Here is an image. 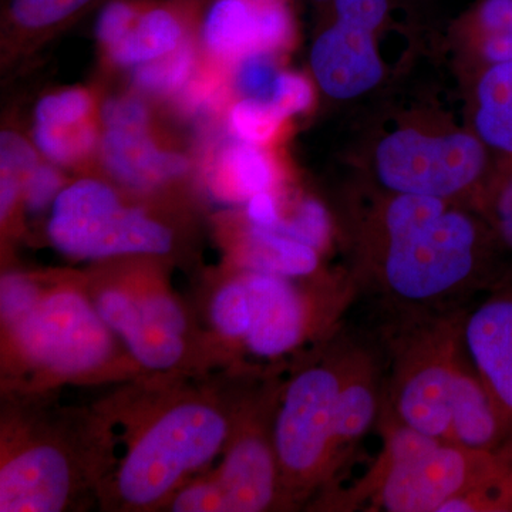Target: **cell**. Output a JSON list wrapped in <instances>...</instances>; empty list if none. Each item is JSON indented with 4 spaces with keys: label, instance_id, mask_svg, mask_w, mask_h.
Wrapping results in <instances>:
<instances>
[{
    "label": "cell",
    "instance_id": "cell-1",
    "mask_svg": "<svg viewBox=\"0 0 512 512\" xmlns=\"http://www.w3.org/2000/svg\"><path fill=\"white\" fill-rule=\"evenodd\" d=\"M382 232L367 289L400 320L456 315L474 296L512 278V269L493 264L497 237L485 241L473 217L441 198L394 194Z\"/></svg>",
    "mask_w": 512,
    "mask_h": 512
},
{
    "label": "cell",
    "instance_id": "cell-2",
    "mask_svg": "<svg viewBox=\"0 0 512 512\" xmlns=\"http://www.w3.org/2000/svg\"><path fill=\"white\" fill-rule=\"evenodd\" d=\"M461 313L402 320L384 414L431 439L497 453L512 444V421L464 350Z\"/></svg>",
    "mask_w": 512,
    "mask_h": 512
},
{
    "label": "cell",
    "instance_id": "cell-3",
    "mask_svg": "<svg viewBox=\"0 0 512 512\" xmlns=\"http://www.w3.org/2000/svg\"><path fill=\"white\" fill-rule=\"evenodd\" d=\"M234 430L221 406L187 397L161 407L128 444L113 478L121 507H158L227 448Z\"/></svg>",
    "mask_w": 512,
    "mask_h": 512
},
{
    "label": "cell",
    "instance_id": "cell-4",
    "mask_svg": "<svg viewBox=\"0 0 512 512\" xmlns=\"http://www.w3.org/2000/svg\"><path fill=\"white\" fill-rule=\"evenodd\" d=\"M511 454L512 446L471 450L386 420L382 454L356 485L350 507L369 501L370 510L440 512L497 473Z\"/></svg>",
    "mask_w": 512,
    "mask_h": 512
},
{
    "label": "cell",
    "instance_id": "cell-5",
    "mask_svg": "<svg viewBox=\"0 0 512 512\" xmlns=\"http://www.w3.org/2000/svg\"><path fill=\"white\" fill-rule=\"evenodd\" d=\"M339 394L338 356L303 367L282 390L272 443L284 495L309 493L338 470Z\"/></svg>",
    "mask_w": 512,
    "mask_h": 512
},
{
    "label": "cell",
    "instance_id": "cell-6",
    "mask_svg": "<svg viewBox=\"0 0 512 512\" xmlns=\"http://www.w3.org/2000/svg\"><path fill=\"white\" fill-rule=\"evenodd\" d=\"M5 328L29 366L60 379L106 369L116 353L113 330L93 299L72 286L42 291L35 305Z\"/></svg>",
    "mask_w": 512,
    "mask_h": 512
},
{
    "label": "cell",
    "instance_id": "cell-7",
    "mask_svg": "<svg viewBox=\"0 0 512 512\" xmlns=\"http://www.w3.org/2000/svg\"><path fill=\"white\" fill-rule=\"evenodd\" d=\"M49 237L60 252L80 259L164 255L173 248L170 229L138 208L124 207L116 192L93 180L57 194Z\"/></svg>",
    "mask_w": 512,
    "mask_h": 512
},
{
    "label": "cell",
    "instance_id": "cell-8",
    "mask_svg": "<svg viewBox=\"0 0 512 512\" xmlns=\"http://www.w3.org/2000/svg\"><path fill=\"white\" fill-rule=\"evenodd\" d=\"M485 163L481 138L464 133L431 137L416 130L394 131L376 151L377 175L387 190L441 200L476 183Z\"/></svg>",
    "mask_w": 512,
    "mask_h": 512
},
{
    "label": "cell",
    "instance_id": "cell-9",
    "mask_svg": "<svg viewBox=\"0 0 512 512\" xmlns=\"http://www.w3.org/2000/svg\"><path fill=\"white\" fill-rule=\"evenodd\" d=\"M2 454L0 512L66 510L77 484L67 448L49 439H30Z\"/></svg>",
    "mask_w": 512,
    "mask_h": 512
},
{
    "label": "cell",
    "instance_id": "cell-10",
    "mask_svg": "<svg viewBox=\"0 0 512 512\" xmlns=\"http://www.w3.org/2000/svg\"><path fill=\"white\" fill-rule=\"evenodd\" d=\"M251 293L252 322L244 346L261 359H279L311 336L315 315L309 296L291 278L268 272L245 271Z\"/></svg>",
    "mask_w": 512,
    "mask_h": 512
},
{
    "label": "cell",
    "instance_id": "cell-11",
    "mask_svg": "<svg viewBox=\"0 0 512 512\" xmlns=\"http://www.w3.org/2000/svg\"><path fill=\"white\" fill-rule=\"evenodd\" d=\"M460 332L478 376L512 421V278L464 309Z\"/></svg>",
    "mask_w": 512,
    "mask_h": 512
},
{
    "label": "cell",
    "instance_id": "cell-12",
    "mask_svg": "<svg viewBox=\"0 0 512 512\" xmlns=\"http://www.w3.org/2000/svg\"><path fill=\"white\" fill-rule=\"evenodd\" d=\"M210 480L220 512L269 510L284 495L272 433H266L258 421H249L232 434L224 460Z\"/></svg>",
    "mask_w": 512,
    "mask_h": 512
},
{
    "label": "cell",
    "instance_id": "cell-13",
    "mask_svg": "<svg viewBox=\"0 0 512 512\" xmlns=\"http://www.w3.org/2000/svg\"><path fill=\"white\" fill-rule=\"evenodd\" d=\"M311 63L323 92L340 100L369 92L383 77L372 33L342 22L318 37Z\"/></svg>",
    "mask_w": 512,
    "mask_h": 512
},
{
    "label": "cell",
    "instance_id": "cell-14",
    "mask_svg": "<svg viewBox=\"0 0 512 512\" xmlns=\"http://www.w3.org/2000/svg\"><path fill=\"white\" fill-rule=\"evenodd\" d=\"M93 303L106 325L144 369L168 372L183 362L187 355L185 338L148 322L127 286H104L96 291Z\"/></svg>",
    "mask_w": 512,
    "mask_h": 512
},
{
    "label": "cell",
    "instance_id": "cell-15",
    "mask_svg": "<svg viewBox=\"0 0 512 512\" xmlns=\"http://www.w3.org/2000/svg\"><path fill=\"white\" fill-rule=\"evenodd\" d=\"M338 359V453L342 463L382 413L383 387L375 359L366 350L348 349L339 353Z\"/></svg>",
    "mask_w": 512,
    "mask_h": 512
},
{
    "label": "cell",
    "instance_id": "cell-16",
    "mask_svg": "<svg viewBox=\"0 0 512 512\" xmlns=\"http://www.w3.org/2000/svg\"><path fill=\"white\" fill-rule=\"evenodd\" d=\"M103 153L111 173L140 190L153 188L187 170L183 157L157 150L147 128H107Z\"/></svg>",
    "mask_w": 512,
    "mask_h": 512
},
{
    "label": "cell",
    "instance_id": "cell-17",
    "mask_svg": "<svg viewBox=\"0 0 512 512\" xmlns=\"http://www.w3.org/2000/svg\"><path fill=\"white\" fill-rule=\"evenodd\" d=\"M242 262L248 271L302 278L318 268V254L311 245L254 225L242 249Z\"/></svg>",
    "mask_w": 512,
    "mask_h": 512
},
{
    "label": "cell",
    "instance_id": "cell-18",
    "mask_svg": "<svg viewBox=\"0 0 512 512\" xmlns=\"http://www.w3.org/2000/svg\"><path fill=\"white\" fill-rule=\"evenodd\" d=\"M259 6L248 0H218L205 20V42L215 55L232 57L258 49Z\"/></svg>",
    "mask_w": 512,
    "mask_h": 512
},
{
    "label": "cell",
    "instance_id": "cell-19",
    "mask_svg": "<svg viewBox=\"0 0 512 512\" xmlns=\"http://www.w3.org/2000/svg\"><path fill=\"white\" fill-rule=\"evenodd\" d=\"M181 35L183 29L174 15L164 9L150 10L141 16L136 28L111 47V56L120 64L151 62L173 52Z\"/></svg>",
    "mask_w": 512,
    "mask_h": 512
},
{
    "label": "cell",
    "instance_id": "cell-20",
    "mask_svg": "<svg viewBox=\"0 0 512 512\" xmlns=\"http://www.w3.org/2000/svg\"><path fill=\"white\" fill-rule=\"evenodd\" d=\"M222 174L228 187L239 197L268 191L274 183V168L268 157L254 144H238L222 158Z\"/></svg>",
    "mask_w": 512,
    "mask_h": 512
},
{
    "label": "cell",
    "instance_id": "cell-21",
    "mask_svg": "<svg viewBox=\"0 0 512 512\" xmlns=\"http://www.w3.org/2000/svg\"><path fill=\"white\" fill-rule=\"evenodd\" d=\"M212 326L221 338L244 342L252 322L251 293L244 278L232 279L211 299Z\"/></svg>",
    "mask_w": 512,
    "mask_h": 512
},
{
    "label": "cell",
    "instance_id": "cell-22",
    "mask_svg": "<svg viewBox=\"0 0 512 512\" xmlns=\"http://www.w3.org/2000/svg\"><path fill=\"white\" fill-rule=\"evenodd\" d=\"M483 32L481 52L488 63L512 60V0H484L478 10Z\"/></svg>",
    "mask_w": 512,
    "mask_h": 512
},
{
    "label": "cell",
    "instance_id": "cell-23",
    "mask_svg": "<svg viewBox=\"0 0 512 512\" xmlns=\"http://www.w3.org/2000/svg\"><path fill=\"white\" fill-rule=\"evenodd\" d=\"M192 67V53L187 43L170 52L164 59L151 60L138 67L134 80L141 89L151 93H167L187 79Z\"/></svg>",
    "mask_w": 512,
    "mask_h": 512
},
{
    "label": "cell",
    "instance_id": "cell-24",
    "mask_svg": "<svg viewBox=\"0 0 512 512\" xmlns=\"http://www.w3.org/2000/svg\"><path fill=\"white\" fill-rule=\"evenodd\" d=\"M282 120L268 100L254 97L239 101L231 113V126L237 136L254 146L272 138Z\"/></svg>",
    "mask_w": 512,
    "mask_h": 512
},
{
    "label": "cell",
    "instance_id": "cell-25",
    "mask_svg": "<svg viewBox=\"0 0 512 512\" xmlns=\"http://www.w3.org/2000/svg\"><path fill=\"white\" fill-rule=\"evenodd\" d=\"M35 140L40 150L52 160L70 163L93 147L96 134L92 127L47 128L36 126Z\"/></svg>",
    "mask_w": 512,
    "mask_h": 512
},
{
    "label": "cell",
    "instance_id": "cell-26",
    "mask_svg": "<svg viewBox=\"0 0 512 512\" xmlns=\"http://www.w3.org/2000/svg\"><path fill=\"white\" fill-rule=\"evenodd\" d=\"M148 322L185 338L188 319L177 299L161 288H130Z\"/></svg>",
    "mask_w": 512,
    "mask_h": 512
},
{
    "label": "cell",
    "instance_id": "cell-27",
    "mask_svg": "<svg viewBox=\"0 0 512 512\" xmlns=\"http://www.w3.org/2000/svg\"><path fill=\"white\" fill-rule=\"evenodd\" d=\"M484 207L495 237L512 258V165H508L491 185Z\"/></svg>",
    "mask_w": 512,
    "mask_h": 512
},
{
    "label": "cell",
    "instance_id": "cell-28",
    "mask_svg": "<svg viewBox=\"0 0 512 512\" xmlns=\"http://www.w3.org/2000/svg\"><path fill=\"white\" fill-rule=\"evenodd\" d=\"M90 109V100L83 92H66L40 101L36 110L37 126L69 128L77 126Z\"/></svg>",
    "mask_w": 512,
    "mask_h": 512
},
{
    "label": "cell",
    "instance_id": "cell-29",
    "mask_svg": "<svg viewBox=\"0 0 512 512\" xmlns=\"http://www.w3.org/2000/svg\"><path fill=\"white\" fill-rule=\"evenodd\" d=\"M90 0H13L12 15L26 28H43L60 22Z\"/></svg>",
    "mask_w": 512,
    "mask_h": 512
},
{
    "label": "cell",
    "instance_id": "cell-30",
    "mask_svg": "<svg viewBox=\"0 0 512 512\" xmlns=\"http://www.w3.org/2000/svg\"><path fill=\"white\" fill-rule=\"evenodd\" d=\"M328 229V215L325 208L319 202L309 200L303 202L293 220L279 222L274 231L316 249L322 247L328 237Z\"/></svg>",
    "mask_w": 512,
    "mask_h": 512
},
{
    "label": "cell",
    "instance_id": "cell-31",
    "mask_svg": "<svg viewBox=\"0 0 512 512\" xmlns=\"http://www.w3.org/2000/svg\"><path fill=\"white\" fill-rule=\"evenodd\" d=\"M43 289L33 279L23 275H5L0 288V311L3 326L10 325L29 311Z\"/></svg>",
    "mask_w": 512,
    "mask_h": 512
},
{
    "label": "cell",
    "instance_id": "cell-32",
    "mask_svg": "<svg viewBox=\"0 0 512 512\" xmlns=\"http://www.w3.org/2000/svg\"><path fill=\"white\" fill-rule=\"evenodd\" d=\"M278 79L274 66L268 57L261 53L248 56L239 66L237 84L239 89L254 99H271L275 82Z\"/></svg>",
    "mask_w": 512,
    "mask_h": 512
},
{
    "label": "cell",
    "instance_id": "cell-33",
    "mask_svg": "<svg viewBox=\"0 0 512 512\" xmlns=\"http://www.w3.org/2000/svg\"><path fill=\"white\" fill-rule=\"evenodd\" d=\"M313 99L311 84L301 76L291 73L278 74L269 103L282 119L308 109Z\"/></svg>",
    "mask_w": 512,
    "mask_h": 512
},
{
    "label": "cell",
    "instance_id": "cell-34",
    "mask_svg": "<svg viewBox=\"0 0 512 512\" xmlns=\"http://www.w3.org/2000/svg\"><path fill=\"white\" fill-rule=\"evenodd\" d=\"M476 131L484 144L512 158V106L501 110H477Z\"/></svg>",
    "mask_w": 512,
    "mask_h": 512
},
{
    "label": "cell",
    "instance_id": "cell-35",
    "mask_svg": "<svg viewBox=\"0 0 512 512\" xmlns=\"http://www.w3.org/2000/svg\"><path fill=\"white\" fill-rule=\"evenodd\" d=\"M333 2H335L338 22L370 33L382 25L389 8L387 0H333Z\"/></svg>",
    "mask_w": 512,
    "mask_h": 512
},
{
    "label": "cell",
    "instance_id": "cell-36",
    "mask_svg": "<svg viewBox=\"0 0 512 512\" xmlns=\"http://www.w3.org/2000/svg\"><path fill=\"white\" fill-rule=\"evenodd\" d=\"M291 36V18L281 3H265L258 12V49L268 50L284 45Z\"/></svg>",
    "mask_w": 512,
    "mask_h": 512
},
{
    "label": "cell",
    "instance_id": "cell-37",
    "mask_svg": "<svg viewBox=\"0 0 512 512\" xmlns=\"http://www.w3.org/2000/svg\"><path fill=\"white\" fill-rule=\"evenodd\" d=\"M36 154L23 138L13 133H2L0 137V165L2 175L20 180L36 170Z\"/></svg>",
    "mask_w": 512,
    "mask_h": 512
},
{
    "label": "cell",
    "instance_id": "cell-38",
    "mask_svg": "<svg viewBox=\"0 0 512 512\" xmlns=\"http://www.w3.org/2000/svg\"><path fill=\"white\" fill-rule=\"evenodd\" d=\"M134 10L123 2L110 3L97 20V37L104 45L116 46L130 32Z\"/></svg>",
    "mask_w": 512,
    "mask_h": 512
},
{
    "label": "cell",
    "instance_id": "cell-39",
    "mask_svg": "<svg viewBox=\"0 0 512 512\" xmlns=\"http://www.w3.org/2000/svg\"><path fill=\"white\" fill-rule=\"evenodd\" d=\"M60 181L59 174L53 168L37 167L32 174L29 175L28 183L25 187L26 207L29 211H42L53 198L57 197Z\"/></svg>",
    "mask_w": 512,
    "mask_h": 512
},
{
    "label": "cell",
    "instance_id": "cell-40",
    "mask_svg": "<svg viewBox=\"0 0 512 512\" xmlns=\"http://www.w3.org/2000/svg\"><path fill=\"white\" fill-rule=\"evenodd\" d=\"M107 128H147L146 107L137 99H113L103 107Z\"/></svg>",
    "mask_w": 512,
    "mask_h": 512
},
{
    "label": "cell",
    "instance_id": "cell-41",
    "mask_svg": "<svg viewBox=\"0 0 512 512\" xmlns=\"http://www.w3.org/2000/svg\"><path fill=\"white\" fill-rule=\"evenodd\" d=\"M247 212L249 220L252 221L255 227L275 229L276 225L281 222L274 197L269 194V191L252 195L249 198Z\"/></svg>",
    "mask_w": 512,
    "mask_h": 512
}]
</instances>
